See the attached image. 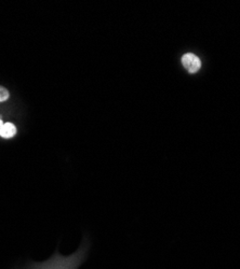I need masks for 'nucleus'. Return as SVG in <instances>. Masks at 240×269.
<instances>
[{"label":"nucleus","mask_w":240,"mask_h":269,"mask_svg":"<svg viewBox=\"0 0 240 269\" xmlns=\"http://www.w3.org/2000/svg\"><path fill=\"white\" fill-rule=\"evenodd\" d=\"M182 65L190 75H195L201 68V59L198 55L194 53H186L182 56Z\"/></svg>","instance_id":"f257e3e1"},{"label":"nucleus","mask_w":240,"mask_h":269,"mask_svg":"<svg viewBox=\"0 0 240 269\" xmlns=\"http://www.w3.org/2000/svg\"><path fill=\"white\" fill-rule=\"evenodd\" d=\"M17 133V127L12 123H5L3 127L0 128V136L5 139H10Z\"/></svg>","instance_id":"f03ea898"},{"label":"nucleus","mask_w":240,"mask_h":269,"mask_svg":"<svg viewBox=\"0 0 240 269\" xmlns=\"http://www.w3.org/2000/svg\"><path fill=\"white\" fill-rule=\"evenodd\" d=\"M9 96H10L9 91H8L7 89H5L4 86H0V102L8 100V98H9Z\"/></svg>","instance_id":"7ed1b4c3"},{"label":"nucleus","mask_w":240,"mask_h":269,"mask_svg":"<svg viewBox=\"0 0 240 269\" xmlns=\"http://www.w3.org/2000/svg\"><path fill=\"white\" fill-rule=\"evenodd\" d=\"M4 124H5V123H4V122H3L2 120H0V128H2V127H3V125H4Z\"/></svg>","instance_id":"20e7f679"}]
</instances>
